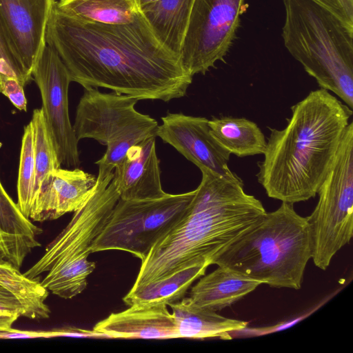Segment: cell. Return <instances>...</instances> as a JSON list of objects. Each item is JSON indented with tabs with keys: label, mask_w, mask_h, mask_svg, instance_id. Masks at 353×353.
<instances>
[{
	"label": "cell",
	"mask_w": 353,
	"mask_h": 353,
	"mask_svg": "<svg viewBox=\"0 0 353 353\" xmlns=\"http://www.w3.org/2000/svg\"><path fill=\"white\" fill-rule=\"evenodd\" d=\"M194 0H158L139 11L158 41L181 57Z\"/></svg>",
	"instance_id": "obj_20"
},
{
	"label": "cell",
	"mask_w": 353,
	"mask_h": 353,
	"mask_svg": "<svg viewBox=\"0 0 353 353\" xmlns=\"http://www.w3.org/2000/svg\"><path fill=\"white\" fill-rule=\"evenodd\" d=\"M14 77L25 86L30 79L13 54L0 24V77Z\"/></svg>",
	"instance_id": "obj_27"
},
{
	"label": "cell",
	"mask_w": 353,
	"mask_h": 353,
	"mask_svg": "<svg viewBox=\"0 0 353 353\" xmlns=\"http://www.w3.org/2000/svg\"><path fill=\"white\" fill-rule=\"evenodd\" d=\"M113 172L99 169L96 185L88 199L62 232L46 248L43 256L24 274L40 277L41 285L53 294L72 299L87 287L96 263L88 260L92 247L103 229L119 194Z\"/></svg>",
	"instance_id": "obj_6"
},
{
	"label": "cell",
	"mask_w": 353,
	"mask_h": 353,
	"mask_svg": "<svg viewBox=\"0 0 353 353\" xmlns=\"http://www.w3.org/2000/svg\"><path fill=\"white\" fill-rule=\"evenodd\" d=\"M156 137L132 145L114 168L112 181L120 199H155L167 194L161 181Z\"/></svg>",
	"instance_id": "obj_16"
},
{
	"label": "cell",
	"mask_w": 353,
	"mask_h": 353,
	"mask_svg": "<svg viewBox=\"0 0 353 353\" xmlns=\"http://www.w3.org/2000/svg\"><path fill=\"white\" fill-rule=\"evenodd\" d=\"M108 339L179 338L175 319L165 304H133L111 313L93 327Z\"/></svg>",
	"instance_id": "obj_17"
},
{
	"label": "cell",
	"mask_w": 353,
	"mask_h": 353,
	"mask_svg": "<svg viewBox=\"0 0 353 353\" xmlns=\"http://www.w3.org/2000/svg\"><path fill=\"white\" fill-rule=\"evenodd\" d=\"M284 46L321 89L353 108V28L312 0H283Z\"/></svg>",
	"instance_id": "obj_5"
},
{
	"label": "cell",
	"mask_w": 353,
	"mask_h": 353,
	"mask_svg": "<svg viewBox=\"0 0 353 353\" xmlns=\"http://www.w3.org/2000/svg\"><path fill=\"white\" fill-rule=\"evenodd\" d=\"M318 202L306 216L314 265L325 270L353 234V139L343 137L334 163L320 186Z\"/></svg>",
	"instance_id": "obj_8"
},
{
	"label": "cell",
	"mask_w": 353,
	"mask_h": 353,
	"mask_svg": "<svg viewBox=\"0 0 353 353\" xmlns=\"http://www.w3.org/2000/svg\"><path fill=\"white\" fill-rule=\"evenodd\" d=\"M23 85L14 77H0V92L6 96L12 104L21 111H27V99Z\"/></svg>",
	"instance_id": "obj_29"
},
{
	"label": "cell",
	"mask_w": 353,
	"mask_h": 353,
	"mask_svg": "<svg viewBox=\"0 0 353 353\" xmlns=\"http://www.w3.org/2000/svg\"><path fill=\"white\" fill-rule=\"evenodd\" d=\"M202 178L181 219L151 248L131 289L183 268L208 262L265 212L243 181L201 171Z\"/></svg>",
	"instance_id": "obj_3"
},
{
	"label": "cell",
	"mask_w": 353,
	"mask_h": 353,
	"mask_svg": "<svg viewBox=\"0 0 353 353\" xmlns=\"http://www.w3.org/2000/svg\"><path fill=\"white\" fill-rule=\"evenodd\" d=\"M8 261H0V332L12 328L21 316L47 319L50 310L46 303L48 290L40 277L29 278Z\"/></svg>",
	"instance_id": "obj_15"
},
{
	"label": "cell",
	"mask_w": 353,
	"mask_h": 353,
	"mask_svg": "<svg viewBox=\"0 0 353 353\" xmlns=\"http://www.w3.org/2000/svg\"><path fill=\"white\" fill-rule=\"evenodd\" d=\"M312 240L306 217L283 203L265 212L219 251L211 264L277 288H301Z\"/></svg>",
	"instance_id": "obj_4"
},
{
	"label": "cell",
	"mask_w": 353,
	"mask_h": 353,
	"mask_svg": "<svg viewBox=\"0 0 353 353\" xmlns=\"http://www.w3.org/2000/svg\"><path fill=\"white\" fill-rule=\"evenodd\" d=\"M245 0H194L181 59L193 77L224 61L236 37Z\"/></svg>",
	"instance_id": "obj_10"
},
{
	"label": "cell",
	"mask_w": 353,
	"mask_h": 353,
	"mask_svg": "<svg viewBox=\"0 0 353 353\" xmlns=\"http://www.w3.org/2000/svg\"><path fill=\"white\" fill-rule=\"evenodd\" d=\"M157 1L158 0H136V3L140 10L142 7Z\"/></svg>",
	"instance_id": "obj_33"
},
{
	"label": "cell",
	"mask_w": 353,
	"mask_h": 353,
	"mask_svg": "<svg viewBox=\"0 0 353 353\" xmlns=\"http://www.w3.org/2000/svg\"><path fill=\"white\" fill-rule=\"evenodd\" d=\"M195 192L196 190L176 194L167 193L155 199L119 198L95 239L92 253L122 250L142 261L154 244L181 219Z\"/></svg>",
	"instance_id": "obj_9"
},
{
	"label": "cell",
	"mask_w": 353,
	"mask_h": 353,
	"mask_svg": "<svg viewBox=\"0 0 353 353\" xmlns=\"http://www.w3.org/2000/svg\"><path fill=\"white\" fill-rule=\"evenodd\" d=\"M138 99L115 92L84 88L76 110L73 129L78 141L93 139L106 145L99 169L114 171L132 145L157 137V121L135 109Z\"/></svg>",
	"instance_id": "obj_7"
},
{
	"label": "cell",
	"mask_w": 353,
	"mask_h": 353,
	"mask_svg": "<svg viewBox=\"0 0 353 353\" xmlns=\"http://www.w3.org/2000/svg\"><path fill=\"white\" fill-rule=\"evenodd\" d=\"M35 175L34 136L30 122L24 128L17 179V205L23 214L28 218L34 190Z\"/></svg>",
	"instance_id": "obj_26"
},
{
	"label": "cell",
	"mask_w": 353,
	"mask_h": 353,
	"mask_svg": "<svg viewBox=\"0 0 353 353\" xmlns=\"http://www.w3.org/2000/svg\"><path fill=\"white\" fill-rule=\"evenodd\" d=\"M32 77L41 94V111L46 125L61 165L78 168L81 163L78 139L68 111L69 72L58 54L46 45Z\"/></svg>",
	"instance_id": "obj_11"
},
{
	"label": "cell",
	"mask_w": 353,
	"mask_h": 353,
	"mask_svg": "<svg viewBox=\"0 0 353 353\" xmlns=\"http://www.w3.org/2000/svg\"><path fill=\"white\" fill-rule=\"evenodd\" d=\"M161 121L157 137L174 148L201 171L242 181L229 168L230 154L213 137L208 119L183 113H168L161 117Z\"/></svg>",
	"instance_id": "obj_12"
},
{
	"label": "cell",
	"mask_w": 353,
	"mask_h": 353,
	"mask_svg": "<svg viewBox=\"0 0 353 353\" xmlns=\"http://www.w3.org/2000/svg\"><path fill=\"white\" fill-rule=\"evenodd\" d=\"M97 177L76 168L50 172L35 194L28 219L43 222L59 219L79 209L92 193Z\"/></svg>",
	"instance_id": "obj_14"
},
{
	"label": "cell",
	"mask_w": 353,
	"mask_h": 353,
	"mask_svg": "<svg viewBox=\"0 0 353 353\" xmlns=\"http://www.w3.org/2000/svg\"><path fill=\"white\" fill-rule=\"evenodd\" d=\"M291 109L286 126L271 129L256 177L268 196L294 204L317 194L353 112L321 88Z\"/></svg>",
	"instance_id": "obj_2"
},
{
	"label": "cell",
	"mask_w": 353,
	"mask_h": 353,
	"mask_svg": "<svg viewBox=\"0 0 353 353\" xmlns=\"http://www.w3.org/2000/svg\"><path fill=\"white\" fill-rule=\"evenodd\" d=\"M208 125L216 142L230 154L245 157L264 153L267 141L254 122L223 117L208 120Z\"/></svg>",
	"instance_id": "obj_22"
},
{
	"label": "cell",
	"mask_w": 353,
	"mask_h": 353,
	"mask_svg": "<svg viewBox=\"0 0 353 353\" xmlns=\"http://www.w3.org/2000/svg\"><path fill=\"white\" fill-rule=\"evenodd\" d=\"M0 229L17 238L31 250L41 246L37 236L43 232L42 229L23 214L17 203L3 187L1 180Z\"/></svg>",
	"instance_id": "obj_24"
},
{
	"label": "cell",
	"mask_w": 353,
	"mask_h": 353,
	"mask_svg": "<svg viewBox=\"0 0 353 353\" xmlns=\"http://www.w3.org/2000/svg\"><path fill=\"white\" fill-rule=\"evenodd\" d=\"M174 316L179 338L232 339L230 333L248 326V322L229 319L196 305L190 297L168 305Z\"/></svg>",
	"instance_id": "obj_19"
},
{
	"label": "cell",
	"mask_w": 353,
	"mask_h": 353,
	"mask_svg": "<svg viewBox=\"0 0 353 353\" xmlns=\"http://www.w3.org/2000/svg\"><path fill=\"white\" fill-rule=\"evenodd\" d=\"M55 0H0V24L27 75L46 46V32Z\"/></svg>",
	"instance_id": "obj_13"
},
{
	"label": "cell",
	"mask_w": 353,
	"mask_h": 353,
	"mask_svg": "<svg viewBox=\"0 0 353 353\" xmlns=\"http://www.w3.org/2000/svg\"><path fill=\"white\" fill-rule=\"evenodd\" d=\"M54 6L74 19L105 24L128 23L139 13L136 0H59Z\"/></svg>",
	"instance_id": "obj_23"
},
{
	"label": "cell",
	"mask_w": 353,
	"mask_h": 353,
	"mask_svg": "<svg viewBox=\"0 0 353 353\" xmlns=\"http://www.w3.org/2000/svg\"><path fill=\"white\" fill-rule=\"evenodd\" d=\"M46 42L83 88L168 102L184 97L192 82L181 57L161 45L140 11L130 23L105 24L74 19L54 5Z\"/></svg>",
	"instance_id": "obj_1"
},
{
	"label": "cell",
	"mask_w": 353,
	"mask_h": 353,
	"mask_svg": "<svg viewBox=\"0 0 353 353\" xmlns=\"http://www.w3.org/2000/svg\"><path fill=\"white\" fill-rule=\"evenodd\" d=\"M353 28V0H312Z\"/></svg>",
	"instance_id": "obj_31"
},
{
	"label": "cell",
	"mask_w": 353,
	"mask_h": 353,
	"mask_svg": "<svg viewBox=\"0 0 353 353\" xmlns=\"http://www.w3.org/2000/svg\"><path fill=\"white\" fill-rule=\"evenodd\" d=\"M30 122L33 131L34 148L35 175L33 200L46 175L52 170L61 168V165L48 134L41 108L34 110Z\"/></svg>",
	"instance_id": "obj_25"
},
{
	"label": "cell",
	"mask_w": 353,
	"mask_h": 353,
	"mask_svg": "<svg viewBox=\"0 0 353 353\" xmlns=\"http://www.w3.org/2000/svg\"><path fill=\"white\" fill-rule=\"evenodd\" d=\"M210 264L193 265L136 289H130L123 298L127 305L133 304H165L183 299L192 285L205 274Z\"/></svg>",
	"instance_id": "obj_21"
},
{
	"label": "cell",
	"mask_w": 353,
	"mask_h": 353,
	"mask_svg": "<svg viewBox=\"0 0 353 353\" xmlns=\"http://www.w3.org/2000/svg\"><path fill=\"white\" fill-rule=\"evenodd\" d=\"M31 251L17 238L0 229V261H8L20 269Z\"/></svg>",
	"instance_id": "obj_28"
},
{
	"label": "cell",
	"mask_w": 353,
	"mask_h": 353,
	"mask_svg": "<svg viewBox=\"0 0 353 353\" xmlns=\"http://www.w3.org/2000/svg\"><path fill=\"white\" fill-rule=\"evenodd\" d=\"M319 306L320 305L316 308L313 309L311 312L304 314L296 318L290 319V321H286L285 322L280 323L271 327H248L247 326L244 328L231 332L230 333V335L232 339L234 337L256 336L282 330L289 327H291L292 325L301 321L303 319H305L306 316H309L310 314H312L313 312H314Z\"/></svg>",
	"instance_id": "obj_30"
},
{
	"label": "cell",
	"mask_w": 353,
	"mask_h": 353,
	"mask_svg": "<svg viewBox=\"0 0 353 353\" xmlns=\"http://www.w3.org/2000/svg\"><path fill=\"white\" fill-rule=\"evenodd\" d=\"M262 283L227 267L218 266L192 287L190 298L196 305L217 312L229 307Z\"/></svg>",
	"instance_id": "obj_18"
},
{
	"label": "cell",
	"mask_w": 353,
	"mask_h": 353,
	"mask_svg": "<svg viewBox=\"0 0 353 353\" xmlns=\"http://www.w3.org/2000/svg\"><path fill=\"white\" fill-rule=\"evenodd\" d=\"M50 332V337H79V338H94V339H108V337L102 333L92 330H83L77 327H64L54 330Z\"/></svg>",
	"instance_id": "obj_32"
}]
</instances>
